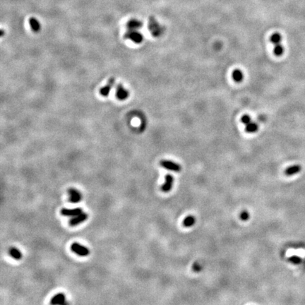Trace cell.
<instances>
[{"label":"cell","mask_w":305,"mask_h":305,"mask_svg":"<svg viewBox=\"0 0 305 305\" xmlns=\"http://www.w3.org/2000/svg\"><path fill=\"white\" fill-rule=\"evenodd\" d=\"M148 29L151 35L154 37H158L162 32V28L160 26L153 16H151L148 21Z\"/></svg>","instance_id":"1"},{"label":"cell","mask_w":305,"mask_h":305,"mask_svg":"<svg viewBox=\"0 0 305 305\" xmlns=\"http://www.w3.org/2000/svg\"><path fill=\"white\" fill-rule=\"evenodd\" d=\"M72 252L81 257H87L90 254L89 249L86 247L81 245L78 242H73L70 247Z\"/></svg>","instance_id":"2"},{"label":"cell","mask_w":305,"mask_h":305,"mask_svg":"<svg viewBox=\"0 0 305 305\" xmlns=\"http://www.w3.org/2000/svg\"><path fill=\"white\" fill-rule=\"evenodd\" d=\"M124 38L132 40V42L137 43V44H139L143 40V35L140 32L137 31V30H129L124 34Z\"/></svg>","instance_id":"3"},{"label":"cell","mask_w":305,"mask_h":305,"mask_svg":"<svg viewBox=\"0 0 305 305\" xmlns=\"http://www.w3.org/2000/svg\"><path fill=\"white\" fill-rule=\"evenodd\" d=\"M160 165H161L163 168H165L167 169V170L170 171L176 172H180L182 170V167L178 164V163L171 161V160H162L160 162Z\"/></svg>","instance_id":"4"},{"label":"cell","mask_w":305,"mask_h":305,"mask_svg":"<svg viewBox=\"0 0 305 305\" xmlns=\"http://www.w3.org/2000/svg\"><path fill=\"white\" fill-rule=\"evenodd\" d=\"M68 194L69 195V201L72 203H79L82 200V195L81 192L77 189H73V188H70L67 190Z\"/></svg>","instance_id":"5"},{"label":"cell","mask_w":305,"mask_h":305,"mask_svg":"<svg viewBox=\"0 0 305 305\" xmlns=\"http://www.w3.org/2000/svg\"><path fill=\"white\" fill-rule=\"evenodd\" d=\"M88 213L82 212V213L77 215V216L73 217L69 221V225L71 226V227H74V226L79 225L81 223L86 221V220L88 219Z\"/></svg>","instance_id":"6"},{"label":"cell","mask_w":305,"mask_h":305,"mask_svg":"<svg viewBox=\"0 0 305 305\" xmlns=\"http://www.w3.org/2000/svg\"><path fill=\"white\" fill-rule=\"evenodd\" d=\"M83 212V210L81 208H64L60 211V213L62 216H66V217H74L77 215Z\"/></svg>","instance_id":"7"},{"label":"cell","mask_w":305,"mask_h":305,"mask_svg":"<svg viewBox=\"0 0 305 305\" xmlns=\"http://www.w3.org/2000/svg\"><path fill=\"white\" fill-rule=\"evenodd\" d=\"M129 91L122 86V83H119L116 89V98L119 100H124L129 97Z\"/></svg>","instance_id":"8"},{"label":"cell","mask_w":305,"mask_h":305,"mask_svg":"<svg viewBox=\"0 0 305 305\" xmlns=\"http://www.w3.org/2000/svg\"><path fill=\"white\" fill-rule=\"evenodd\" d=\"M114 83H115V78L114 77L110 78L108 83L100 89V94L103 97H108L111 91V89L112 88V87L114 85Z\"/></svg>","instance_id":"9"},{"label":"cell","mask_w":305,"mask_h":305,"mask_svg":"<svg viewBox=\"0 0 305 305\" xmlns=\"http://www.w3.org/2000/svg\"><path fill=\"white\" fill-rule=\"evenodd\" d=\"M173 182H174L173 177L171 175H170V174H167V175H165V183L163 184L161 187V190L165 193L170 192V191L172 189V188Z\"/></svg>","instance_id":"10"},{"label":"cell","mask_w":305,"mask_h":305,"mask_svg":"<svg viewBox=\"0 0 305 305\" xmlns=\"http://www.w3.org/2000/svg\"><path fill=\"white\" fill-rule=\"evenodd\" d=\"M65 300H66V298H65L64 294L62 292H59L52 297V298L50 300V304L53 305L63 304L65 303Z\"/></svg>","instance_id":"11"},{"label":"cell","mask_w":305,"mask_h":305,"mask_svg":"<svg viewBox=\"0 0 305 305\" xmlns=\"http://www.w3.org/2000/svg\"><path fill=\"white\" fill-rule=\"evenodd\" d=\"M9 254L10 255V257H12L13 258H14L16 260H21L23 257L22 253L21 252L20 250L17 249L16 247H10L9 249Z\"/></svg>","instance_id":"12"},{"label":"cell","mask_w":305,"mask_h":305,"mask_svg":"<svg viewBox=\"0 0 305 305\" xmlns=\"http://www.w3.org/2000/svg\"><path fill=\"white\" fill-rule=\"evenodd\" d=\"M127 26L129 30H137L143 26V22L137 19H132L128 21Z\"/></svg>","instance_id":"13"},{"label":"cell","mask_w":305,"mask_h":305,"mask_svg":"<svg viewBox=\"0 0 305 305\" xmlns=\"http://www.w3.org/2000/svg\"><path fill=\"white\" fill-rule=\"evenodd\" d=\"M29 25L31 26V30L33 32H37L40 31L41 29V25L37 18L34 17H31L29 19Z\"/></svg>","instance_id":"14"},{"label":"cell","mask_w":305,"mask_h":305,"mask_svg":"<svg viewBox=\"0 0 305 305\" xmlns=\"http://www.w3.org/2000/svg\"><path fill=\"white\" fill-rule=\"evenodd\" d=\"M302 170V167L299 165H295L288 168L285 171V174L287 176H292L299 172Z\"/></svg>","instance_id":"15"},{"label":"cell","mask_w":305,"mask_h":305,"mask_svg":"<svg viewBox=\"0 0 305 305\" xmlns=\"http://www.w3.org/2000/svg\"><path fill=\"white\" fill-rule=\"evenodd\" d=\"M232 77L234 81L239 83L244 79V73L240 69H235L232 73Z\"/></svg>","instance_id":"16"},{"label":"cell","mask_w":305,"mask_h":305,"mask_svg":"<svg viewBox=\"0 0 305 305\" xmlns=\"http://www.w3.org/2000/svg\"><path fill=\"white\" fill-rule=\"evenodd\" d=\"M258 124L254 122H251L250 123L247 124L246 127H245V131H246L247 133H249L257 132L258 131Z\"/></svg>","instance_id":"17"},{"label":"cell","mask_w":305,"mask_h":305,"mask_svg":"<svg viewBox=\"0 0 305 305\" xmlns=\"http://www.w3.org/2000/svg\"><path fill=\"white\" fill-rule=\"evenodd\" d=\"M196 222V218L194 216H189L186 217L183 221V225L185 228H190L194 225Z\"/></svg>","instance_id":"18"},{"label":"cell","mask_w":305,"mask_h":305,"mask_svg":"<svg viewBox=\"0 0 305 305\" xmlns=\"http://www.w3.org/2000/svg\"><path fill=\"white\" fill-rule=\"evenodd\" d=\"M282 40V36L279 32H274L271 35L270 37V41L273 43V45L280 44Z\"/></svg>","instance_id":"19"},{"label":"cell","mask_w":305,"mask_h":305,"mask_svg":"<svg viewBox=\"0 0 305 305\" xmlns=\"http://www.w3.org/2000/svg\"><path fill=\"white\" fill-rule=\"evenodd\" d=\"M273 53L277 57L282 56L284 53V47L280 44L275 45V47L273 48Z\"/></svg>","instance_id":"20"},{"label":"cell","mask_w":305,"mask_h":305,"mask_svg":"<svg viewBox=\"0 0 305 305\" xmlns=\"http://www.w3.org/2000/svg\"><path fill=\"white\" fill-rule=\"evenodd\" d=\"M288 261L294 264H299L302 262V258L298 257V256H292V257L288 258Z\"/></svg>","instance_id":"21"},{"label":"cell","mask_w":305,"mask_h":305,"mask_svg":"<svg viewBox=\"0 0 305 305\" xmlns=\"http://www.w3.org/2000/svg\"><path fill=\"white\" fill-rule=\"evenodd\" d=\"M241 122H242V123H243L244 124L247 125L252 122L251 117H250L249 115H248V114H244V115L242 117Z\"/></svg>","instance_id":"22"},{"label":"cell","mask_w":305,"mask_h":305,"mask_svg":"<svg viewBox=\"0 0 305 305\" xmlns=\"http://www.w3.org/2000/svg\"><path fill=\"white\" fill-rule=\"evenodd\" d=\"M249 218H250V215L247 211H243L240 213V218L242 220H243V221H247V220L249 219Z\"/></svg>","instance_id":"23"}]
</instances>
